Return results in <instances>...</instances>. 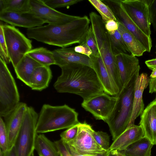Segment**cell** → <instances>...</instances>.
<instances>
[{
  "mask_svg": "<svg viewBox=\"0 0 156 156\" xmlns=\"http://www.w3.org/2000/svg\"><path fill=\"white\" fill-rule=\"evenodd\" d=\"M62 73L54 84L59 93L78 95L83 100L104 93L94 69L79 64H71L60 67Z\"/></svg>",
  "mask_w": 156,
  "mask_h": 156,
  "instance_id": "obj_1",
  "label": "cell"
},
{
  "mask_svg": "<svg viewBox=\"0 0 156 156\" xmlns=\"http://www.w3.org/2000/svg\"><path fill=\"white\" fill-rule=\"evenodd\" d=\"M90 20L87 16L66 24L47 25L28 29V37L49 45L67 48L76 44L85 42Z\"/></svg>",
  "mask_w": 156,
  "mask_h": 156,
  "instance_id": "obj_2",
  "label": "cell"
},
{
  "mask_svg": "<svg viewBox=\"0 0 156 156\" xmlns=\"http://www.w3.org/2000/svg\"><path fill=\"white\" fill-rule=\"evenodd\" d=\"M137 71L130 80L116 96L117 99L106 122L114 141L128 127L133 109L135 82L139 75Z\"/></svg>",
  "mask_w": 156,
  "mask_h": 156,
  "instance_id": "obj_3",
  "label": "cell"
},
{
  "mask_svg": "<svg viewBox=\"0 0 156 156\" xmlns=\"http://www.w3.org/2000/svg\"><path fill=\"white\" fill-rule=\"evenodd\" d=\"M78 114L66 105L52 106L44 105L37 120L36 131L43 133L68 129L80 122Z\"/></svg>",
  "mask_w": 156,
  "mask_h": 156,
  "instance_id": "obj_4",
  "label": "cell"
},
{
  "mask_svg": "<svg viewBox=\"0 0 156 156\" xmlns=\"http://www.w3.org/2000/svg\"><path fill=\"white\" fill-rule=\"evenodd\" d=\"M94 36L100 55L116 88L120 92L122 87L115 57L112 52L108 32L100 15L94 12L89 14Z\"/></svg>",
  "mask_w": 156,
  "mask_h": 156,
  "instance_id": "obj_5",
  "label": "cell"
},
{
  "mask_svg": "<svg viewBox=\"0 0 156 156\" xmlns=\"http://www.w3.org/2000/svg\"><path fill=\"white\" fill-rule=\"evenodd\" d=\"M38 117L34 109L28 106L14 145L17 156H31L34 153Z\"/></svg>",
  "mask_w": 156,
  "mask_h": 156,
  "instance_id": "obj_6",
  "label": "cell"
},
{
  "mask_svg": "<svg viewBox=\"0 0 156 156\" xmlns=\"http://www.w3.org/2000/svg\"><path fill=\"white\" fill-rule=\"evenodd\" d=\"M20 95L15 80L7 64L0 58V116L4 117L20 102Z\"/></svg>",
  "mask_w": 156,
  "mask_h": 156,
  "instance_id": "obj_7",
  "label": "cell"
},
{
  "mask_svg": "<svg viewBox=\"0 0 156 156\" xmlns=\"http://www.w3.org/2000/svg\"><path fill=\"white\" fill-rule=\"evenodd\" d=\"M2 28L9 55L15 68L24 56L32 49V41L14 26L2 24Z\"/></svg>",
  "mask_w": 156,
  "mask_h": 156,
  "instance_id": "obj_8",
  "label": "cell"
},
{
  "mask_svg": "<svg viewBox=\"0 0 156 156\" xmlns=\"http://www.w3.org/2000/svg\"><path fill=\"white\" fill-rule=\"evenodd\" d=\"M112 11L116 21L122 24L132 33L145 48L150 52L152 46L151 37L146 35L128 15L123 7L121 0H103Z\"/></svg>",
  "mask_w": 156,
  "mask_h": 156,
  "instance_id": "obj_9",
  "label": "cell"
},
{
  "mask_svg": "<svg viewBox=\"0 0 156 156\" xmlns=\"http://www.w3.org/2000/svg\"><path fill=\"white\" fill-rule=\"evenodd\" d=\"M94 130L92 126L85 122H80L75 138L65 143L70 146L77 153L84 155H95L105 153L97 143L93 135Z\"/></svg>",
  "mask_w": 156,
  "mask_h": 156,
  "instance_id": "obj_10",
  "label": "cell"
},
{
  "mask_svg": "<svg viewBox=\"0 0 156 156\" xmlns=\"http://www.w3.org/2000/svg\"><path fill=\"white\" fill-rule=\"evenodd\" d=\"M126 12L147 35L151 37V23L148 7L145 0H121Z\"/></svg>",
  "mask_w": 156,
  "mask_h": 156,
  "instance_id": "obj_11",
  "label": "cell"
},
{
  "mask_svg": "<svg viewBox=\"0 0 156 156\" xmlns=\"http://www.w3.org/2000/svg\"><path fill=\"white\" fill-rule=\"evenodd\" d=\"M116 96H111L104 92L86 100H83L82 107L90 113L96 119L106 122L115 105Z\"/></svg>",
  "mask_w": 156,
  "mask_h": 156,
  "instance_id": "obj_12",
  "label": "cell"
},
{
  "mask_svg": "<svg viewBox=\"0 0 156 156\" xmlns=\"http://www.w3.org/2000/svg\"><path fill=\"white\" fill-rule=\"evenodd\" d=\"M30 12L48 24L61 25L66 24L80 16L66 14L46 5L42 0H30Z\"/></svg>",
  "mask_w": 156,
  "mask_h": 156,
  "instance_id": "obj_13",
  "label": "cell"
},
{
  "mask_svg": "<svg viewBox=\"0 0 156 156\" xmlns=\"http://www.w3.org/2000/svg\"><path fill=\"white\" fill-rule=\"evenodd\" d=\"M27 107L26 103L20 102L16 108L4 117L8 136V150L14 146Z\"/></svg>",
  "mask_w": 156,
  "mask_h": 156,
  "instance_id": "obj_14",
  "label": "cell"
},
{
  "mask_svg": "<svg viewBox=\"0 0 156 156\" xmlns=\"http://www.w3.org/2000/svg\"><path fill=\"white\" fill-rule=\"evenodd\" d=\"M0 20L12 26L27 29L41 27L45 23L30 12L23 13L9 12H0Z\"/></svg>",
  "mask_w": 156,
  "mask_h": 156,
  "instance_id": "obj_15",
  "label": "cell"
},
{
  "mask_svg": "<svg viewBox=\"0 0 156 156\" xmlns=\"http://www.w3.org/2000/svg\"><path fill=\"white\" fill-rule=\"evenodd\" d=\"M52 51L55 65L60 67L71 64H79L93 68L91 58L76 52L74 47L61 48Z\"/></svg>",
  "mask_w": 156,
  "mask_h": 156,
  "instance_id": "obj_16",
  "label": "cell"
},
{
  "mask_svg": "<svg viewBox=\"0 0 156 156\" xmlns=\"http://www.w3.org/2000/svg\"><path fill=\"white\" fill-rule=\"evenodd\" d=\"M115 57L123 88L140 70L139 61L136 56L127 54H121Z\"/></svg>",
  "mask_w": 156,
  "mask_h": 156,
  "instance_id": "obj_17",
  "label": "cell"
},
{
  "mask_svg": "<svg viewBox=\"0 0 156 156\" xmlns=\"http://www.w3.org/2000/svg\"><path fill=\"white\" fill-rule=\"evenodd\" d=\"M149 80L150 78L145 73L139 75L136 79L134 88L133 112L128 128L134 125L136 119L141 115L144 111V105L142 98L144 90L149 84Z\"/></svg>",
  "mask_w": 156,
  "mask_h": 156,
  "instance_id": "obj_18",
  "label": "cell"
},
{
  "mask_svg": "<svg viewBox=\"0 0 156 156\" xmlns=\"http://www.w3.org/2000/svg\"><path fill=\"white\" fill-rule=\"evenodd\" d=\"M140 125L144 136L156 144V99L151 102L140 115Z\"/></svg>",
  "mask_w": 156,
  "mask_h": 156,
  "instance_id": "obj_19",
  "label": "cell"
},
{
  "mask_svg": "<svg viewBox=\"0 0 156 156\" xmlns=\"http://www.w3.org/2000/svg\"><path fill=\"white\" fill-rule=\"evenodd\" d=\"M93 68L102 87L104 92L111 96H116L119 93L109 76L100 55L90 57Z\"/></svg>",
  "mask_w": 156,
  "mask_h": 156,
  "instance_id": "obj_20",
  "label": "cell"
},
{
  "mask_svg": "<svg viewBox=\"0 0 156 156\" xmlns=\"http://www.w3.org/2000/svg\"><path fill=\"white\" fill-rule=\"evenodd\" d=\"M141 126L133 125L127 128L110 146L109 152L114 150L121 151L128 146L144 136Z\"/></svg>",
  "mask_w": 156,
  "mask_h": 156,
  "instance_id": "obj_21",
  "label": "cell"
},
{
  "mask_svg": "<svg viewBox=\"0 0 156 156\" xmlns=\"http://www.w3.org/2000/svg\"><path fill=\"white\" fill-rule=\"evenodd\" d=\"M52 77L49 66H40L33 73L29 87L33 90L41 91L48 87Z\"/></svg>",
  "mask_w": 156,
  "mask_h": 156,
  "instance_id": "obj_22",
  "label": "cell"
},
{
  "mask_svg": "<svg viewBox=\"0 0 156 156\" xmlns=\"http://www.w3.org/2000/svg\"><path fill=\"white\" fill-rule=\"evenodd\" d=\"M41 65L26 54L14 68L17 78L29 86L30 79L34 70Z\"/></svg>",
  "mask_w": 156,
  "mask_h": 156,
  "instance_id": "obj_23",
  "label": "cell"
},
{
  "mask_svg": "<svg viewBox=\"0 0 156 156\" xmlns=\"http://www.w3.org/2000/svg\"><path fill=\"white\" fill-rule=\"evenodd\" d=\"M153 145L148 139L144 136L120 151L126 156H151Z\"/></svg>",
  "mask_w": 156,
  "mask_h": 156,
  "instance_id": "obj_24",
  "label": "cell"
},
{
  "mask_svg": "<svg viewBox=\"0 0 156 156\" xmlns=\"http://www.w3.org/2000/svg\"><path fill=\"white\" fill-rule=\"evenodd\" d=\"M118 24V30L131 55L135 56H142L146 51L145 48L122 24L119 23Z\"/></svg>",
  "mask_w": 156,
  "mask_h": 156,
  "instance_id": "obj_25",
  "label": "cell"
},
{
  "mask_svg": "<svg viewBox=\"0 0 156 156\" xmlns=\"http://www.w3.org/2000/svg\"><path fill=\"white\" fill-rule=\"evenodd\" d=\"M35 150L39 156H60L54 142L44 134L37 135Z\"/></svg>",
  "mask_w": 156,
  "mask_h": 156,
  "instance_id": "obj_26",
  "label": "cell"
},
{
  "mask_svg": "<svg viewBox=\"0 0 156 156\" xmlns=\"http://www.w3.org/2000/svg\"><path fill=\"white\" fill-rule=\"evenodd\" d=\"M31 10L30 0H0V12L26 13Z\"/></svg>",
  "mask_w": 156,
  "mask_h": 156,
  "instance_id": "obj_27",
  "label": "cell"
},
{
  "mask_svg": "<svg viewBox=\"0 0 156 156\" xmlns=\"http://www.w3.org/2000/svg\"><path fill=\"white\" fill-rule=\"evenodd\" d=\"M26 55L42 65L49 66L55 65L52 51L43 47L32 49Z\"/></svg>",
  "mask_w": 156,
  "mask_h": 156,
  "instance_id": "obj_28",
  "label": "cell"
},
{
  "mask_svg": "<svg viewBox=\"0 0 156 156\" xmlns=\"http://www.w3.org/2000/svg\"><path fill=\"white\" fill-rule=\"evenodd\" d=\"M108 33L111 50L115 56L121 54L130 53L118 30Z\"/></svg>",
  "mask_w": 156,
  "mask_h": 156,
  "instance_id": "obj_29",
  "label": "cell"
},
{
  "mask_svg": "<svg viewBox=\"0 0 156 156\" xmlns=\"http://www.w3.org/2000/svg\"><path fill=\"white\" fill-rule=\"evenodd\" d=\"M88 1L99 12L105 23L111 20L116 21L112 10L101 0H88Z\"/></svg>",
  "mask_w": 156,
  "mask_h": 156,
  "instance_id": "obj_30",
  "label": "cell"
},
{
  "mask_svg": "<svg viewBox=\"0 0 156 156\" xmlns=\"http://www.w3.org/2000/svg\"><path fill=\"white\" fill-rule=\"evenodd\" d=\"M82 0H44V3L50 8L55 9L70 6L82 1Z\"/></svg>",
  "mask_w": 156,
  "mask_h": 156,
  "instance_id": "obj_31",
  "label": "cell"
},
{
  "mask_svg": "<svg viewBox=\"0 0 156 156\" xmlns=\"http://www.w3.org/2000/svg\"><path fill=\"white\" fill-rule=\"evenodd\" d=\"M93 135L98 144L104 150L108 151L110 147V139L107 133L102 131H95L94 130Z\"/></svg>",
  "mask_w": 156,
  "mask_h": 156,
  "instance_id": "obj_32",
  "label": "cell"
},
{
  "mask_svg": "<svg viewBox=\"0 0 156 156\" xmlns=\"http://www.w3.org/2000/svg\"><path fill=\"white\" fill-rule=\"evenodd\" d=\"M85 42L92 52V54L91 56L98 57L100 55L91 25L87 32Z\"/></svg>",
  "mask_w": 156,
  "mask_h": 156,
  "instance_id": "obj_33",
  "label": "cell"
},
{
  "mask_svg": "<svg viewBox=\"0 0 156 156\" xmlns=\"http://www.w3.org/2000/svg\"><path fill=\"white\" fill-rule=\"evenodd\" d=\"M0 147L3 153L8 151V138L5 122L0 118Z\"/></svg>",
  "mask_w": 156,
  "mask_h": 156,
  "instance_id": "obj_34",
  "label": "cell"
},
{
  "mask_svg": "<svg viewBox=\"0 0 156 156\" xmlns=\"http://www.w3.org/2000/svg\"><path fill=\"white\" fill-rule=\"evenodd\" d=\"M0 58L6 64L11 62L8 53L7 46L5 38L2 24L0 25Z\"/></svg>",
  "mask_w": 156,
  "mask_h": 156,
  "instance_id": "obj_35",
  "label": "cell"
},
{
  "mask_svg": "<svg viewBox=\"0 0 156 156\" xmlns=\"http://www.w3.org/2000/svg\"><path fill=\"white\" fill-rule=\"evenodd\" d=\"M79 124L67 129L61 133V139L65 143H68L75 138L78 132Z\"/></svg>",
  "mask_w": 156,
  "mask_h": 156,
  "instance_id": "obj_36",
  "label": "cell"
},
{
  "mask_svg": "<svg viewBox=\"0 0 156 156\" xmlns=\"http://www.w3.org/2000/svg\"><path fill=\"white\" fill-rule=\"evenodd\" d=\"M148 5L151 23L156 31V0H150Z\"/></svg>",
  "mask_w": 156,
  "mask_h": 156,
  "instance_id": "obj_37",
  "label": "cell"
},
{
  "mask_svg": "<svg viewBox=\"0 0 156 156\" xmlns=\"http://www.w3.org/2000/svg\"><path fill=\"white\" fill-rule=\"evenodd\" d=\"M54 142L60 156H73L69 152L65 143L61 139Z\"/></svg>",
  "mask_w": 156,
  "mask_h": 156,
  "instance_id": "obj_38",
  "label": "cell"
},
{
  "mask_svg": "<svg viewBox=\"0 0 156 156\" xmlns=\"http://www.w3.org/2000/svg\"><path fill=\"white\" fill-rule=\"evenodd\" d=\"M75 52L90 58L92 52L90 48L85 42L74 47Z\"/></svg>",
  "mask_w": 156,
  "mask_h": 156,
  "instance_id": "obj_39",
  "label": "cell"
},
{
  "mask_svg": "<svg viewBox=\"0 0 156 156\" xmlns=\"http://www.w3.org/2000/svg\"><path fill=\"white\" fill-rule=\"evenodd\" d=\"M105 27L108 33L113 32L118 30V23L113 20H109L105 23Z\"/></svg>",
  "mask_w": 156,
  "mask_h": 156,
  "instance_id": "obj_40",
  "label": "cell"
},
{
  "mask_svg": "<svg viewBox=\"0 0 156 156\" xmlns=\"http://www.w3.org/2000/svg\"><path fill=\"white\" fill-rule=\"evenodd\" d=\"M65 144L69 152L73 156H107L108 154L109 151H107L104 153L98 154L95 155H82L76 153L72 147L69 145L66 144Z\"/></svg>",
  "mask_w": 156,
  "mask_h": 156,
  "instance_id": "obj_41",
  "label": "cell"
},
{
  "mask_svg": "<svg viewBox=\"0 0 156 156\" xmlns=\"http://www.w3.org/2000/svg\"><path fill=\"white\" fill-rule=\"evenodd\" d=\"M149 92L150 93H156V77L151 78L149 83Z\"/></svg>",
  "mask_w": 156,
  "mask_h": 156,
  "instance_id": "obj_42",
  "label": "cell"
},
{
  "mask_svg": "<svg viewBox=\"0 0 156 156\" xmlns=\"http://www.w3.org/2000/svg\"><path fill=\"white\" fill-rule=\"evenodd\" d=\"M145 63L150 69L152 70L156 68V58L147 60Z\"/></svg>",
  "mask_w": 156,
  "mask_h": 156,
  "instance_id": "obj_43",
  "label": "cell"
},
{
  "mask_svg": "<svg viewBox=\"0 0 156 156\" xmlns=\"http://www.w3.org/2000/svg\"><path fill=\"white\" fill-rule=\"evenodd\" d=\"M3 156H17L16 148L14 146L11 149L5 153L2 152Z\"/></svg>",
  "mask_w": 156,
  "mask_h": 156,
  "instance_id": "obj_44",
  "label": "cell"
},
{
  "mask_svg": "<svg viewBox=\"0 0 156 156\" xmlns=\"http://www.w3.org/2000/svg\"><path fill=\"white\" fill-rule=\"evenodd\" d=\"M107 156H126L120 151L114 150L109 152Z\"/></svg>",
  "mask_w": 156,
  "mask_h": 156,
  "instance_id": "obj_45",
  "label": "cell"
},
{
  "mask_svg": "<svg viewBox=\"0 0 156 156\" xmlns=\"http://www.w3.org/2000/svg\"><path fill=\"white\" fill-rule=\"evenodd\" d=\"M151 78L156 77V68L152 70V71L150 76Z\"/></svg>",
  "mask_w": 156,
  "mask_h": 156,
  "instance_id": "obj_46",
  "label": "cell"
},
{
  "mask_svg": "<svg viewBox=\"0 0 156 156\" xmlns=\"http://www.w3.org/2000/svg\"><path fill=\"white\" fill-rule=\"evenodd\" d=\"M0 156H3L2 152L1 149H0Z\"/></svg>",
  "mask_w": 156,
  "mask_h": 156,
  "instance_id": "obj_47",
  "label": "cell"
},
{
  "mask_svg": "<svg viewBox=\"0 0 156 156\" xmlns=\"http://www.w3.org/2000/svg\"><path fill=\"white\" fill-rule=\"evenodd\" d=\"M31 156H34V153H32Z\"/></svg>",
  "mask_w": 156,
  "mask_h": 156,
  "instance_id": "obj_48",
  "label": "cell"
},
{
  "mask_svg": "<svg viewBox=\"0 0 156 156\" xmlns=\"http://www.w3.org/2000/svg\"><path fill=\"white\" fill-rule=\"evenodd\" d=\"M155 53H156V51Z\"/></svg>",
  "mask_w": 156,
  "mask_h": 156,
  "instance_id": "obj_49",
  "label": "cell"
},
{
  "mask_svg": "<svg viewBox=\"0 0 156 156\" xmlns=\"http://www.w3.org/2000/svg\"><path fill=\"white\" fill-rule=\"evenodd\" d=\"M155 99H156V98H155Z\"/></svg>",
  "mask_w": 156,
  "mask_h": 156,
  "instance_id": "obj_50",
  "label": "cell"
}]
</instances>
